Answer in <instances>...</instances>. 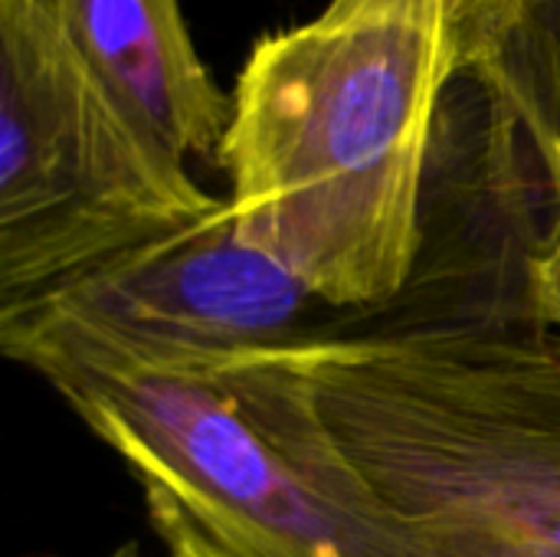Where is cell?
Here are the masks:
<instances>
[{
    "label": "cell",
    "instance_id": "cell-1",
    "mask_svg": "<svg viewBox=\"0 0 560 557\" xmlns=\"http://www.w3.org/2000/svg\"><path fill=\"white\" fill-rule=\"evenodd\" d=\"M456 69L446 0H364L253 46L220 151L226 200L322 305L381 309L410 286Z\"/></svg>",
    "mask_w": 560,
    "mask_h": 557
},
{
    "label": "cell",
    "instance_id": "cell-2",
    "mask_svg": "<svg viewBox=\"0 0 560 557\" xmlns=\"http://www.w3.org/2000/svg\"><path fill=\"white\" fill-rule=\"evenodd\" d=\"M413 557H560V335L417 315L276 345Z\"/></svg>",
    "mask_w": 560,
    "mask_h": 557
},
{
    "label": "cell",
    "instance_id": "cell-3",
    "mask_svg": "<svg viewBox=\"0 0 560 557\" xmlns=\"http://www.w3.org/2000/svg\"><path fill=\"white\" fill-rule=\"evenodd\" d=\"M0 348L125 463L151 525L226 557H413L276 348L164 351L33 322H0Z\"/></svg>",
    "mask_w": 560,
    "mask_h": 557
},
{
    "label": "cell",
    "instance_id": "cell-4",
    "mask_svg": "<svg viewBox=\"0 0 560 557\" xmlns=\"http://www.w3.org/2000/svg\"><path fill=\"white\" fill-rule=\"evenodd\" d=\"M217 204L92 79L49 0H0V309Z\"/></svg>",
    "mask_w": 560,
    "mask_h": 557
},
{
    "label": "cell",
    "instance_id": "cell-5",
    "mask_svg": "<svg viewBox=\"0 0 560 557\" xmlns=\"http://www.w3.org/2000/svg\"><path fill=\"white\" fill-rule=\"evenodd\" d=\"M318 299L266 250L253 246L230 200L138 243L26 302L0 322H33L141 348L230 355L312 335Z\"/></svg>",
    "mask_w": 560,
    "mask_h": 557
},
{
    "label": "cell",
    "instance_id": "cell-6",
    "mask_svg": "<svg viewBox=\"0 0 560 557\" xmlns=\"http://www.w3.org/2000/svg\"><path fill=\"white\" fill-rule=\"evenodd\" d=\"M108 98L177 161H217L233 102L187 30L180 0H49Z\"/></svg>",
    "mask_w": 560,
    "mask_h": 557
},
{
    "label": "cell",
    "instance_id": "cell-7",
    "mask_svg": "<svg viewBox=\"0 0 560 557\" xmlns=\"http://www.w3.org/2000/svg\"><path fill=\"white\" fill-rule=\"evenodd\" d=\"M476 69L518 118L560 217V0H518Z\"/></svg>",
    "mask_w": 560,
    "mask_h": 557
},
{
    "label": "cell",
    "instance_id": "cell-8",
    "mask_svg": "<svg viewBox=\"0 0 560 557\" xmlns=\"http://www.w3.org/2000/svg\"><path fill=\"white\" fill-rule=\"evenodd\" d=\"M364 0H331V13H348L361 7ZM450 3V23H453V39H456V59L459 69L476 66L502 36L512 10L518 0H446Z\"/></svg>",
    "mask_w": 560,
    "mask_h": 557
},
{
    "label": "cell",
    "instance_id": "cell-9",
    "mask_svg": "<svg viewBox=\"0 0 560 557\" xmlns=\"http://www.w3.org/2000/svg\"><path fill=\"white\" fill-rule=\"evenodd\" d=\"M525 309L560 335V217L548 240L525 259Z\"/></svg>",
    "mask_w": 560,
    "mask_h": 557
},
{
    "label": "cell",
    "instance_id": "cell-10",
    "mask_svg": "<svg viewBox=\"0 0 560 557\" xmlns=\"http://www.w3.org/2000/svg\"><path fill=\"white\" fill-rule=\"evenodd\" d=\"M154 532L161 535V542H164V548H167V555L164 557H226V555H220L213 545H207L200 535H194L190 529H180V525H154ZM112 557H141V555H138V548H135V545H125V548H118Z\"/></svg>",
    "mask_w": 560,
    "mask_h": 557
}]
</instances>
